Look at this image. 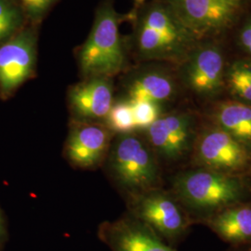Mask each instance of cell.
Returning a JSON list of instances; mask_svg holds the SVG:
<instances>
[{
	"instance_id": "obj_1",
	"label": "cell",
	"mask_w": 251,
	"mask_h": 251,
	"mask_svg": "<svg viewBox=\"0 0 251 251\" xmlns=\"http://www.w3.org/2000/svg\"><path fill=\"white\" fill-rule=\"evenodd\" d=\"M194 225L227 207L251 202V177L191 167L174 174L171 188Z\"/></svg>"
},
{
	"instance_id": "obj_2",
	"label": "cell",
	"mask_w": 251,
	"mask_h": 251,
	"mask_svg": "<svg viewBox=\"0 0 251 251\" xmlns=\"http://www.w3.org/2000/svg\"><path fill=\"white\" fill-rule=\"evenodd\" d=\"M126 198L162 187V166L141 132L115 136L104 164Z\"/></svg>"
},
{
	"instance_id": "obj_3",
	"label": "cell",
	"mask_w": 251,
	"mask_h": 251,
	"mask_svg": "<svg viewBox=\"0 0 251 251\" xmlns=\"http://www.w3.org/2000/svg\"><path fill=\"white\" fill-rule=\"evenodd\" d=\"M126 201L127 214L148 226L173 248L186 237L194 225L177 198L163 187L145 191Z\"/></svg>"
},
{
	"instance_id": "obj_4",
	"label": "cell",
	"mask_w": 251,
	"mask_h": 251,
	"mask_svg": "<svg viewBox=\"0 0 251 251\" xmlns=\"http://www.w3.org/2000/svg\"><path fill=\"white\" fill-rule=\"evenodd\" d=\"M125 56L121 46L116 12L101 9L80 53L83 74L90 77H110L121 72Z\"/></svg>"
},
{
	"instance_id": "obj_5",
	"label": "cell",
	"mask_w": 251,
	"mask_h": 251,
	"mask_svg": "<svg viewBox=\"0 0 251 251\" xmlns=\"http://www.w3.org/2000/svg\"><path fill=\"white\" fill-rule=\"evenodd\" d=\"M190 162L191 167L228 174H248L251 165V145L209 123L201 126Z\"/></svg>"
},
{
	"instance_id": "obj_6",
	"label": "cell",
	"mask_w": 251,
	"mask_h": 251,
	"mask_svg": "<svg viewBox=\"0 0 251 251\" xmlns=\"http://www.w3.org/2000/svg\"><path fill=\"white\" fill-rule=\"evenodd\" d=\"M200 127L194 114L176 112L163 114L141 133L162 167H169L190 160Z\"/></svg>"
},
{
	"instance_id": "obj_7",
	"label": "cell",
	"mask_w": 251,
	"mask_h": 251,
	"mask_svg": "<svg viewBox=\"0 0 251 251\" xmlns=\"http://www.w3.org/2000/svg\"><path fill=\"white\" fill-rule=\"evenodd\" d=\"M196 37L164 7H154L144 17L139 33V46L146 56L171 58L182 55Z\"/></svg>"
},
{
	"instance_id": "obj_8",
	"label": "cell",
	"mask_w": 251,
	"mask_h": 251,
	"mask_svg": "<svg viewBox=\"0 0 251 251\" xmlns=\"http://www.w3.org/2000/svg\"><path fill=\"white\" fill-rule=\"evenodd\" d=\"M168 9L195 37L228 26L235 17L238 2L231 0H167Z\"/></svg>"
},
{
	"instance_id": "obj_9",
	"label": "cell",
	"mask_w": 251,
	"mask_h": 251,
	"mask_svg": "<svg viewBox=\"0 0 251 251\" xmlns=\"http://www.w3.org/2000/svg\"><path fill=\"white\" fill-rule=\"evenodd\" d=\"M115 136L103 123L74 121L64 144V156L77 169L95 170L104 164Z\"/></svg>"
},
{
	"instance_id": "obj_10",
	"label": "cell",
	"mask_w": 251,
	"mask_h": 251,
	"mask_svg": "<svg viewBox=\"0 0 251 251\" xmlns=\"http://www.w3.org/2000/svg\"><path fill=\"white\" fill-rule=\"evenodd\" d=\"M98 236L111 251H178L129 214L100 224Z\"/></svg>"
},
{
	"instance_id": "obj_11",
	"label": "cell",
	"mask_w": 251,
	"mask_h": 251,
	"mask_svg": "<svg viewBox=\"0 0 251 251\" xmlns=\"http://www.w3.org/2000/svg\"><path fill=\"white\" fill-rule=\"evenodd\" d=\"M35 63L34 37L24 32L0 47V91L9 95L29 78Z\"/></svg>"
},
{
	"instance_id": "obj_12",
	"label": "cell",
	"mask_w": 251,
	"mask_h": 251,
	"mask_svg": "<svg viewBox=\"0 0 251 251\" xmlns=\"http://www.w3.org/2000/svg\"><path fill=\"white\" fill-rule=\"evenodd\" d=\"M225 59L215 47H205L193 54L184 69V81L199 97L212 98L225 87Z\"/></svg>"
},
{
	"instance_id": "obj_13",
	"label": "cell",
	"mask_w": 251,
	"mask_h": 251,
	"mask_svg": "<svg viewBox=\"0 0 251 251\" xmlns=\"http://www.w3.org/2000/svg\"><path fill=\"white\" fill-rule=\"evenodd\" d=\"M75 121L100 123L113 105V86L107 77H90L74 86L69 92Z\"/></svg>"
},
{
	"instance_id": "obj_14",
	"label": "cell",
	"mask_w": 251,
	"mask_h": 251,
	"mask_svg": "<svg viewBox=\"0 0 251 251\" xmlns=\"http://www.w3.org/2000/svg\"><path fill=\"white\" fill-rule=\"evenodd\" d=\"M202 225L233 249H251V202L227 207Z\"/></svg>"
},
{
	"instance_id": "obj_15",
	"label": "cell",
	"mask_w": 251,
	"mask_h": 251,
	"mask_svg": "<svg viewBox=\"0 0 251 251\" xmlns=\"http://www.w3.org/2000/svg\"><path fill=\"white\" fill-rule=\"evenodd\" d=\"M210 123L244 144L251 145V105L239 100L219 102L210 115Z\"/></svg>"
},
{
	"instance_id": "obj_16",
	"label": "cell",
	"mask_w": 251,
	"mask_h": 251,
	"mask_svg": "<svg viewBox=\"0 0 251 251\" xmlns=\"http://www.w3.org/2000/svg\"><path fill=\"white\" fill-rule=\"evenodd\" d=\"M176 92L175 82L164 73H146L136 77L127 88L129 100H150L161 105Z\"/></svg>"
},
{
	"instance_id": "obj_17",
	"label": "cell",
	"mask_w": 251,
	"mask_h": 251,
	"mask_svg": "<svg viewBox=\"0 0 251 251\" xmlns=\"http://www.w3.org/2000/svg\"><path fill=\"white\" fill-rule=\"evenodd\" d=\"M225 86L236 100L251 105V62L237 61L225 72Z\"/></svg>"
},
{
	"instance_id": "obj_18",
	"label": "cell",
	"mask_w": 251,
	"mask_h": 251,
	"mask_svg": "<svg viewBox=\"0 0 251 251\" xmlns=\"http://www.w3.org/2000/svg\"><path fill=\"white\" fill-rule=\"evenodd\" d=\"M104 125L116 135L136 131L130 100H126L113 103L104 120Z\"/></svg>"
},
{
	"instance_id": "obj_19",
	"label": "cell",
	"mask_w": 251,
	"mask_h": 251,
	"mask_svg": "<svg viewBox=\"0 0 251 251\" xmlns=\"http://www.w3.org/2000/svg\"><path fill=\"white\" fill-rule=\"evenodd\" d=\"M134 117L136 131L143 132L161 117L160 104L150 100H130Z\"/></svg>"
},
{
	"instance_id": "obj_20",
	"label": "cell",
	"mask_w": 251,
	"mask_h": 251,
	"mask_svg": "<svg viewBox=\"0 0 251 251\" xmlns=\"http://www.w3.org/2000/svg\"><path fill=\"white\" fill-rule=\"evenodd\" d=\"M21 22L18 9L9 0H0V42L12 36Z\"/></svg>"
},
{
	"instance_id": "obj_21",
	"label": "cell",
	"mask_w": 251,
	"mask_h": 251,
	"mask_svg": "<svg viewBox=\"0 0 251 251\" xmlns=\"http://www.w3.org/2000/svg\"><path fill=\"white\" fill-rule=\"evenodd\" d=\"M53 0H22L25 7L32 14H38L44 11Z\"/></svg>"
},
{
	"instance_id": "obj_22",
	"label": "cell",
	"mask_w": 251,
	"mask_h": 251,
	"mask_svg": "<svg viewBox=\"0 0 251 251\" xmlns=\"http://www.w3.org/2000/svg\"><path fill=\"white\" fill-rule=\"evenodd\" d=\"M240 44L244 50L251 55V21L242 29L240 34Z\"/></svg>"
},
{
	"instance_id": "obj_23",
	"label": "cell",
	"mask_w": 251,
	"mask_h": 251,
	"mask_svg": "<svg viewBox=\"0 0 251 251\" xmlns=\"http://www.w3.org/2000/svg\"><path fill=\"white\" fill-rule=\"evenodd\" d=\"M3 234H4V223H3V218L0 213V241L2 240Z\"/></svg>"
},
{
	"instance_id": "obj_24",
	"label": "cell",
	"mask_w": 251,
	"mask_h": 251,
	"mask_svg": "<svg viewBox=\"0 0 251 251\" xmlns=\"http://www.w3.org/2000/svg\"><path fill=\"white\" fill-rule=\"evenodd\" d=\"M226 251H251V249H233V248H231L230 250H227Z\"/></svg>"
},
{
	"instance_id": "obj_25",
	"label": "cell",
	"mask_w": 251,
	"mask_h": 251,
	"mask_svg": "<svg viewBox=\"0 0 251 251\" xmlns=\"http://www.w3.org/2000/svg\"><path fill=\"white\" fill-rule=\"evenodd\" d=\"M136 1V3L137 4H141V3H143L144 2V0H135Z\"/></svg>"
},
{
	"instance_id": "obj_26",
	"label": "cell",
	"mask_w": 251,
	"mask_h": 251,
	"mask_svg": "<svg viewBox=\"0 0 251 251\" xmlns=\"http://www.w3.org/2000/svg\"><path fill=\"white\" fill-rule=\"evenodd\" d=\"M248 175H249L250 177H251V168H250V170H249V171H248Z\"/></svg>"
},
{
	"instance_id": "obj_27",
	"label": "cell",
	"mask_w": 251,
	"mask_h": 251,
	"mask_svg": "<svg viewBox=\"0 0 251 251\" xmlns=\"http://www.w3.org/2000/svg\"><path fill=\"white\" fill-rule=\"evenodd\" d=\"M231 1H234V2H238L239 3L241 0H231Z\"/></svg>"
}]
</instances>
